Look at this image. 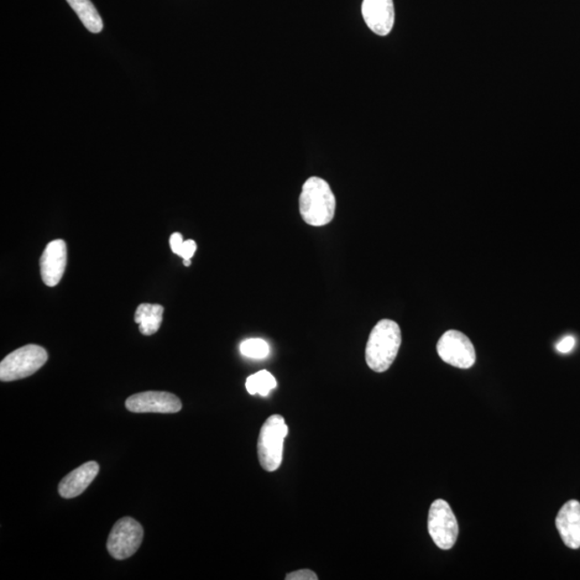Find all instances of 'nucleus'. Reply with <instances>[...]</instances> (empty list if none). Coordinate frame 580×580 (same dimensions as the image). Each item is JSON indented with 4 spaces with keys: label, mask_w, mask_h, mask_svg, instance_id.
Returning a JSON list of instances; mask_svg holds the SVG:
<instances>
[{
    "label": "nucleus",
    "mask_w": 580,
    "mask_h": 580,
    "mask_svg": "<svg viewBox=\"0 0 580 580\" xmlns=\"http://www.w3.org/2000/svg\"><path fill=\"white\" fill-rule=\"evenodd\" d=\"M336 207V197L325 180L312 176L303 184L299 208L302 219L307 225L325 226L332 222Z\"/></svg>",
    "instance_id": "nucleus-1"
},
{
    "label": "nucleus",
    "mask_w": 580,
    "mask_h": 580,
    "mask_svg": "<svg viewBox=\"0 0 580 580\" xmlns=\"http://www.w3.org/2000/svg\"><path fill=\"white\" fill-rule=\"evenodd\" d=\"M401 329L394 321L376 323L365 347V362L374 372L383 373L393 365L401 347Z\"/></svg>",
    "instance_id": "nucleus-2"
},
{
    "label": "nucleus",
    "mask_w": 580,
    "mask_h": 580,
    "mask_svg": "<svg viewBox=\"0 0 580 580\" xmlns=\"http://www.w3.org/2000/svg\"><path fill=\"white\" fill-rule=\"evenodd\" d=\"M289 435L284 417L279 414L270 416L261 427L258 438V458L261 468L266 472H274L283 462V445Z\"/></svg>",
    "instance_id": "nucleus-3"
},
{
    "label": "nucleus",
    "mask_w": 580,
    "mask_h": 580,
    "mask_svg": "<svg viewBox=\"0 0 580 580\" xmlns=\"http://www.w3.org/2000/svg\"><path fill=\"white\" fill-rule=\"evenodd\" d=\"M48 362V353L39 345L29 344L9 354L0 364V380L13 381L29 378Z\"/></svg>",
    "instance_id": "nucleus-4"
},
{
    "label": "nucleus",
    "mask_w": 580,
    "mask_h": 580,
    "mask_svg": "<svg viewBox=\"0 0 580 580\" xmlns=\"http://www.w3.org/2000/svg\"><path fill=\"white\" fill-rule=\"evenodd\" d=\"M428 530L432 541L441 550H452L456 544L458 521L446 501L437 499L433 502L428 517Z\"/></svg>",
    "instance_id": "nucleus-5"
},
{
    "label": "nucleus",
    "mask_w": 580,
    "mask_h": 580,
    "mask_svg": "<svg viewBox=\"0 0 580 580\" xmlns=\"http://www.w3.org/2000/svg\"><path fill=\"white\" fill-rule=\"evenodd\" d=\"M143 527L137 520L124 517L114 525L108 537L110 555L117 560H125L135 555L143 540Z\"/></svg>",
    "instance_id": "nucleus-6"
},
{
    "label": "nucleus",
    "mask_w": 580,
    "mask_h": 580,
    "mask_svg": "<svg viewBox=\"0 0 580 580\" xmlns=\"http://www.w3.org/2000/svg\"><path fill=\"white\" fill-rule=\"evenodd\" d=\"M438 356L454 368L470 369L477 362L474 345L466 334L449 331L443 334L437 345Z\"/></svg>",
    "instance_id": "nucleus-7"
},
{
    "label": "nucleus",
    "mask_w": 580,
    "mask_h": 580,
    "mask_svg": "<svg viewBox=\"0 0 580 580\" xmlns=\"http://www.w3.org/2000/svg\"><path fill=\"white\" fill-rule=\"evenodd\" d=\"M127 407L133 413L175 414L182 410V402L176 395L165 391H145L130 396Z\"/></svg>",
    "instance_id": "nucleus-8"
},
{
    "label": "nucleus",
    "mask_w": 580,
    "mask_h": 580,
    "mask_svg": "<svg viewBox=\"0 0 580 580\" xmlns=\"http://www.w3.org/2000/svg\"><path fill=\"white\" fill-rule=\"evenodd\" d=\"M67 264V245L64 240H54L46 245L40 259L41 278L49 287L60 283Z\"/></svg>",
    "instance_id": "nucleus-9"
},
{
    "label": "nucleus",
    "mask_w": 580,
    "mask_h": 580,
    "mask_svg": "<svg viewBox=\"0 0 580 580\" xmlns=\"http://www.w3.org/2000/svg\"><path fill=\"white\" fill-rule=\"evenodd\" d=\"M363 17L368 28L379 36H387L395 24L393 0H364Z\"/></svg>",
    "instance_id": "nucleus-10"
},
{
    "label": "nucleus",
    "mask_w": 580,
    "mask_h": 580,
    "mask_svg": "<svg viewBox=\"0 0 580 580\" xmlns=\"http://www.w3.org/2000/svg\"><path fill=\"white\" fill-rule=\"evenodd\" d=\"M556 527L566 546L572 550L580 548V503L568 501L562 506L556 519Z\"/></svg>",
    "instance_id": "nucleus-11"
},
{
    "label": "nucleus",
    "mask_w": 580,
    "mask_h": 580,
    "mask_svg": "<svg viewBox=\"0 0 580 580\" xmlns=\"http://www.w3.org/2000/svg\"><path fill=\"white\" fill-rule=\"evenodd\" d=\"M99 473V464L95 462H86L61 479L59 493L62 498L73 499L79 496L93 483Z\"/></svg>",
    "instance_id": "nucleus-12"
},
{
    "label": "nucleus",
    "mask_w": 580,
    "mask_h": 580,
    "mask_svg": "<svg viewBox=\"0 0 580 580\" xmlns=\"http://www.w3.org/2000/svg\"><path fill=\"white\" fill-rule=\"evenodd\" d=\"M164 306L143 303L135 315V322L139 323V331L143 336H153L159 331L163 323Z\"/></svg>",
    "instance_id": "nucleus-13"
},
{
    "label": "nucleus",
    "mask_w": 580,
    "mask_h": 580,
    "mask_svg": "<svg viewBox=\"0 0 580 580\" xmlns=\"http://www.w3.org/2000/svg\"><path fill=\"white\" fill-rule=\"evenodd\" d=\"M67 3L69 4L87 30L93 34L101 33L103 29L102 19L91 0H67Z\"/></svg>",
    "instance_id": "nucleus-14"
},
{
    "label": "nucleus",
    "mask_w": 580,
    "mask_h": 580,
    "mask_svg": "<svg viewBox=\"0 0 580 580\" xmlns=\"http://www.w3.org/2000/svg\"><path fill=\"white\" fill-rule=\"evenodd\" d=\"M247 390L249 395H260L263 396H268L271 390H274L276 387V380L274 376L268 372V371L263 370L259 372L249 376L247 383H245Z\"/></svg>",
    "instance_id": "nucleus-15"
},
{
    "label": "nucleus",
    "mask_w": 580,
    "mask_h": 580,
    "mask_svg": "<svg viewBox=\"0 0 580 580\" xmlns=\"http://www.w3.org/2000/svg\"><path fill=\"white\" fill-rule=\"evenodd\" d=\"M240 351L245 357L263 359L268 356L270 347L268 343L261 339H249L240 345Z\"/></svg>",
    "instance_id": "nucleus-16"
},
{
    "label": "nucleus",
    "mask_w": 580,
    "mask_h": 580,
    "mask_svg": "<svg viewBox=\"0 0 580 580\" xmlns=\"http://www.w3.org/2000/svg\"><path fill=\"white\" fill-rule=\"evenodd\" d=\"M575 347H576V339L573 336H567L557 343L556 349L559 353L568 354L573 351Z\"/></svg>",
    "instance_id": "nucleus-17"
},
{
    "label": "nucleus",
    "mask_w": 580,
    "mask_h": 580,
    "mask_svg": "<svg viewBox=\"0 0 580 580\" xmlns=\"http://www.w3.org/2000/svg\"><path fill=\"white\" fill-rule=\"evenodd\" d=\"M286 580H317V575L311 569H299L286 575Z\"/></svg>",
    "instance_id": "nucleus-18"
},
{
    "label": "nucleus",
    "mask_w": 580,
    "mask_h": 580,
    "mask_svg": "<svg viewBox=\"0 0 580 580\" xmlns=\"http://www.w3.org/2000/svg\"><path fill=\"white\" fill-rule=\"evenodd\" d=\"M196 242L193 241V240H187V241H184V244H183L179 256L183 259H191L193 254L196 253Z\"/></svg>",
    "instance_id": "nucleus-19"
},
{
    "label": "nucleus",
    "mask_w": 580,
    "mask_h": 580,
    "mask_svg": "<svg viewBox=\"0 0 580 580\" xmlns=\"http://www.w3.org/2000/svg\"><path fill=\"white\" fill-rule=\"evenodd\" d=\"M183 244H184V240H183V236L181 233H176L172 234V236L170 237V248L172 252H174L176 255H179Z\"/></svg>",
    "instance_id": "nucleus-20"
},
{
    "label": "nucleus",
    "mask_w": 580,
    "mask_h": 580,
    "mask_svg": "<svg viewBox=\"0 0 580 580\" xmlns=\"http://www.w3.org/2000/svg\"><path fill=\"white\" fill-rule=\"evenodd\" d=\"M183 264H184L185 266H190L192 264L191 259H184V261H183Z\"/></svg>",
    "instance_id": "nucleus-21"
}]
</instances>
